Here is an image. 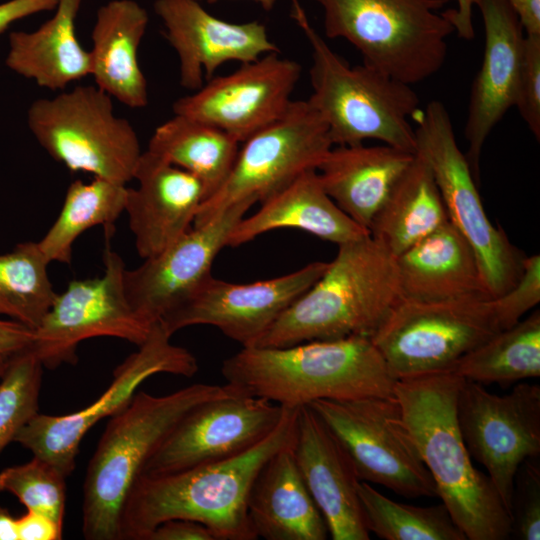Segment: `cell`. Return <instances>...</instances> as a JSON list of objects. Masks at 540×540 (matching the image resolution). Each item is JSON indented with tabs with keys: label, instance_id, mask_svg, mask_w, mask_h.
Instances as JSON below:
<instances>
[{
	"label": "cell",
	"instance_id": "6da1fadb",
	"mask_svg": "<svg viewBox=\"0 0 540 540\" xmlns=\"http://www.w3.org/2000/svg\"><path fill=\"white\" fill-rule=\"evenodd\" d=\"M284 407L274 431L240 455L173 473L142 474L123 508L122 540H147L171 519L199 522L215 540L258 539L248 516V495L266 461L294 442L298 407Z\"/></svg>",
	"mask_w": 540,
	"mask_h": 540
},
{
	"label": "cell",
	"instance_id": "7a4b0ae2",
	"mask_svg": "<svg viewBox=\"0 0 540 540\" xmlns=\"http://www.w3.org/2000/svg\"><path fill=\"white\" fill-rule=\"evenodd\" d=\"M464 378L437 372L399 379L394 397L438 497L469 540H506L512 520L487 474L476 469L462 438L457 400Z\"/></svg>",
	"mask_w": 540,
	"mask_h": 540
},
{
	"label": "cell",
	"instance_id": "3957f363",
	"mask_svg": "<svg viewBox=\"0 0 540 540\" xmlns=\"http://www.w3.org/2000/svg\"><path fill=\"white\" fill-rule=\"evenodd\" d=\"M221 373L238 392L288 407L320 399L393 397L397 381L364 336L242 347L223 361Z\"/></svg>",
	"mask_w": 540,
	"mask_h": 540
},
{
	"label": "cell",
	"instance_id": "277c9868",
	"mask_svg": "<svg viewBox=\"0 0 540 540\" xmlns=\"http://www.w3.org/2000/svg\"><path fill=\"white\" fill-rule=\"evenodd\" d=\"M401 297L396 257L370 234L341 245L323 275L254 346L370 337Z\"/></svg>",
	"mask_w": 540,
	"mask_h": 540
},
{
	"label": "cell",
	"instance_id": "5b68a950",
	"mask_svg": "<svg viewBox=\"0 0 540 540\" xmlns=\"http://www.w3.org/2000/svg\"><path fill=\"white\" fill-rule=\"evenodd\" d=\"M234 391L227 383H195L162 396L140 391L111 416L84 478V538L122 540L124 505L151 455L191 410Z\"/></svg>",
	"mask_w": 540,
	"mask_h": 540
},
{
	"label": "cell",
	"instance_id": "8992f818",
	"mask_svg": "<svg viewBox=\"0 0 540 540\" xmlns=\"http://www.w3.org/2000/svg\"><path fill=\"white\" fill-rule=\"evenodd\" d=\"M292 17L312 51L309 104L328 128L333 146L373 139L415 154L413 116L420 100L411 85L363 63L350 66L326 43L292 0Z\"/></svg>",
	"mask_w": 540,
	"mask_h": 540
},
{
	"label": "cell",
	"instance_id": "52a82bcc",
	"mask_svg": "<svg viewBox=\"0 0 540 540\" xmlns=\"http://www.w3.org/2000/svg\"><path fill=\"white\" fill-rule=\"evenodd\" d=\"M323 9L324 32L342 38L363 63L408 85L435 75L455 32L440 10L449 0H314Z\"/></svg>",
	"mask_w": 540,
	"mask_h": 540
},
{
	"label": "cell",
	"instance_id": "ba28073f",
	"mask_svg": "<svg viewBox=\"0 0 540 540\" xmlns=\"http://www.w3.org/2000/svg\"><path fill=\"white\" fill-rule=\"evenodd\" d=\"M27 126L40 146L71 171L126 185L142 154L131 123L114 113L112 97L96 85H77L34 100Z\"/></svg>",
	"mask_w": 540,
	"mask_h": 540
},
{
	"label": "cell",
	"instance_id": "9c48e42d",
	"mask_svg": "<svg viewBox=\"0 0 540 540\" xmlns=\"http://www.w3.org/2000/svg\"><path fill=\"white\" fill-rule=\"evenodd\" d=\"M415 154L429 165L444 202L449 221L473 248L490 299L519 278L525 256L505 232L488 219L465 154L456 141L445 105L430 101L413 116Z\"/></svg>",
	"mask_w": 540,
	"mask_h": 540
},
{
	"label": "cell",
	"instance_id": "30bf717a",
	"mask_svg": "<svg viewBox=\"0 0 540 540\" xmlns=\"http://www.w3.org/2000/svg\"><path fill=\"white\" fill-rule=\"evenodd\" d=\"M500 330L490 299L400 297L371 340L397 379L450 371Z\"/></svg>",
	"mask_w": 540,
	"mask_h": 540
},
{
	"label": "cell",
	"instance_id": "8fae6325",
	"mask_svg": "<svg viewBox=\"0 0 540 540\" xmlns=\"http://www.w3.org/2000/svg\"><path fill=\"white\" fill-rule=\"evenodd\" d=\"M308 405L346 449L360 481L407 498L438 497L394 396L320 399Z\"/></svg>",
	"mask_w": 540,
	"mask_h": 540
},
{
	"label": "cell",
	"instance_id": "7c38bea8",
	"mask_svg": "<svg viewBox=\"0 0 540 540\" xmlns=\"http://www.w3.org/2000/svg\"><path fill=\"white\" fill-rule=\"evenodd\" d=\"M243 143L224 183L198 208L194 226L237 203H261L316 170L333 147L327 125L307 100H293L280 119Z\"/></svg>",
	"mask_w": 540,
	"mask_h": 540
},
{
	"label": "cell",
	"instance_id": "4fadbf2b",
	"mask_svg": "<svg viewBox=\"0 0 540 540\" xmlns=\"http://www.w3.org/2000/svg\"><path fill=\"white\" fill-rule=\"evenodd\" d=\"M171 337L160 322L152 324L147 338L115 369L110 386L96 401L66 415L38 412L14 441L68 477L75 469L86 433L97 422L126 406L142 382L159 373L192 377L198 371L196 357L172 344Z\"/></svg>",
	"mask_w": 540,
	"mask_h": 540
},
{
	"label": "cell",
	"instance_id": "5bb4252c",
	"mask_svg": "<svg viewBox=\"0 0 540 540\" xmlns=\"http://www.w3.org/2000/svg\"><path fill=\"white\" fill-rule=\"evenodd\" d=\"M103 259V275L71 281L33 330L29 349L43 367L74 364L79 344L89 338L115 337L137 346L147 338L152 325L134 312L124 292V261L109 247Z\"/></svg>",
	"mask_w": 540,
	"mask_h": 540
},
{
	"label": "cell",
	"instance_id": "9a60e30c",
	"mask_svg": "<svg viewBox=\"0 0 540 540\" xmlns=\"http://www.w3.org/2000/svg\"><path fill=\"white\" fill-rule=\"evenodd\" d=\"M457 418L470 456L484 466L511 516L516 473L526 459L540 454V386L519 383L497 395L465 379Z\"/></svg>",
	"mask_w": 540,
	"mask_h": 540
},
{
	"label": "cell",
	"instance_id": "2e32d148",
	"mask_svg": "<svg viewBox=\"0 0 540 540\" xmlns=\"http://www.w3.org/2000/svg\"><path fill=\"white\" fill-rule=\"evenodd\" d=\"M316 261L288 274L252 283H232L210 274L159 322L173 335L210 325L242 347L254 346L280 315L325 272Z\"/></svg>",
	"mask_w": 540,
	"mask_h": 540
},
{
	"label": "cell",
	"instance_id": "e0dca14e",
	"mask_svg": "<svg viewBox=\"0 0 540 540\" xmlns=\"http://www.w3.org/2000/svg\"><path fill=\"white\" fill-rule=\"evenodd\" d=\"M284 409L236 389L203 402L173 428L151 455L142 474L173 473L240 455L274 431Z\"/></svg>",
	"mask_w": 540,
	"mask_h": 540
},
{
	"label": "cell",
	"instance_id": "ac0fdd59",
	"mask_svg": "<svg viewBox=\"0 0 540 540\" xmlns=\"http://www.w3.org/2000/svg\"><path fill=\"white\" fill-rule=\"evenodd\" d=\"M300 74L296 61L279 52L268 53L230 74L212 77L177 99L173 113L215 126L244 142L285 114Z\"/></svg>",
	"mask_w": 540,
	"mask_h": 540
},
{
	"label": "cell",
	"instance_id": "d6986e66",
	"mask_svg": "<svg viewBox=\"0 0 540 540\" xmlns=\"http://www.w3.org/2000/svg\"><path fill=\"white\" fill-rule=\"evenodd\" d=\"M254 203L240 202L193 226L164 250L126 269L123 285L134 312L147 324L159 322L211 273L228 236Z\"/></svg>",
	"mask_w": 540,
	"mask_h": 540
},
{
	"label": "cell",
	"instance_id": "ffe728a7",
	"mask_svg": "<svg viewBox=\"0 0 540 540\" xmlns=\"http://www.w3.org/2000/svg\"><path fill=\"white\" fill-rule=\"evenodd\" d=\"M154 11L179 61L180 85L195 91L227 62L248 63L279 52L266 27L257 22L230 23L208 13L196 0H155Z\"/></svg>",
	"mask_w": 540,
	"mask_h": 540
},
{
	"label": "cell",
	"instance_id": "44dd1931",
	"mask_svg": "<svg viewBox=\"0 0 540 540\" xmlns=\"http://www.w3.org/2000/svg\"><path fill=\"white\" fill-rule=\"evenodd\" d=\"M485 32L484 53L469 97L465 153L479 184L483 145L494 127L515 106L522 62L524 28L507 0H477Z\"/></svg>",
	"mask_w": 540,
	"mask_h": 540
},
{
	"label": "cell",
	"instance_id": "7402d4cb",
	"mask_svg": "<svg viewBox=\"0 0 540 540\" xmlns=\"http://www.w3.org/2000/svg\"><path fill=\"white\" fill-rule=\"evenodd\" d=\"M292 448L329 536L333 540H369L354 464L335 434L309 405L298 407Z\"/></svg>",
	"mask_w": 540,
	"mask_h": 540
},
{
	"label": "cell",
	"instance_id": "603a6c76",
	"mask_svg": "<svg viewBox=\"0 0 540 540\" xmlns=\"http://www.w3.org/2000/svg\"><path fill=\"white\" fill-rule=\"evenodd\" d=\"M128 188L125 211L138 255L155 256L191 228L206 194L201 181L146 150Z\"/></svg>",
	"mask_w": 540,
	"mask_h": 540
},
{
	"label": "cell",
	"instance_id": "cb8c5ba5",
	"mask_svg": "<svg viewBox=\"0 0 540 540\" xmlns=\"http://www.w3.org/2000/svg\"><path fill=\"white\" fill-rule=\"evenodd\" d=\"M396 264L404 298L490 299L473 248L450 221L397 256Z\"/></svg>",
	"mask_w": 540,
	"mask_h": 540
},
{
	"label": "cell",
	"instance_id": "d4e9b609",
	"mask_svg": "<svg viewBox=\"0 0 540 540\" xmlns=\"http://www.w3.org/2000/svg\"><path fill=\"white\" fill-rule=\"evenodd\" d=\"M280 228L299 229L337 245L369 234L326 193L316 170L303 172L262 201L254 214L243 216L231 230L227 246H241Z\"/></svg>",
	"mask_w": 540,
	"mask_h": 540
},
{
	"label": "cell",
	"instance_id": "484cf974",
	"mask_svg": "<svg viewBox=\"0 0 540 540\" xmlns=\"http://www.w3.org/2000/svg\"><path fill=\"white\" fill-rule=\"evenodd\" d=\"M414 155L386 144L333 146L316 171L336 205L369 231L375 215Z\"/></svg>",
	"mask_w": 540,
	"mask_h": 540
},
{
	"label": "cell",
	"instance_id": "4316f807",
	"mask_svg": "<svg viewBox=\"0 0 540 540\" xmlns=\"http://www.w3.org/2000/svg\"><path fill=\"white\" fill-rule=\"evenodd\" d=\"M292 445L270 457L255 477L247 510L257 536L266 540H325L326 522L297 466Z\"/></svg>",
	"mask_w": 540,
	"mask_h": 540
},
{
	"label": "cell",
	"instance_id": "83f0119b",
	"mask_svg": "<svg viewBox=\"0 0 540 540\" xmlns=\"http://www.w3.org/2000/svg\"><path fill=\"white\" fill-rule=\"evenodd\" d=\"M148 23V13L138 2L111 0L97 10L91 32L90 75L95 85L134 109L149 101L137 56Z\"/></svg>",
	"mask_w": 540,
	"mask_h": 540
},
{
	"label": "cell",
	"instance_id": "f1b7e54d",
	"mask_svg": "<svg viewBox=\"0 0 540 540\" xmlns=\"http://www.w3.org/2000/svg\"><path fill=\"white\" fill-rule=\"evenodd\" d=\"M82 2L58 0L53 16L36 30L11 32L5 65L50 90H64L90 75V53L82 47L76 34Z\"/></svg>",
	"mask_w": 540,
	"mask_h": 540
},
{
	"label": "cell",
	"instance_id": "f546056e",
	"mask_svg": "<svg viewBox=\"0 0 540 540\" xmlns=\"http://www.w3.org/2000/svg\"><path fill=\"white\" fill-rule=\"evenodd\" d=\"M447 221L433 173L415 154L375 215L369 234L397 257Z\"/></svg>",
	"mask_w": 540,
	"mask_h": 540
},
{
	"label": "cell",
	"instance_id": "4dcf8cb0",
	"mask_svg": "<svg viewBox=\"0 0 540 540\" xmlns=\"http://www.w3.org/2000/svg\"><path fill=\"white\" fill-rule=\"evenodd\" d=\"M239 143L215 126L174 114L155 129L147 150L197 177L207 199L226 180Z\"/></svg>",
	"mask_w": 540,
	"mask_h": 540
},
{
	"label": "cell",
	"instance_id": "1f68e13d",
	"mask_svg": "<svg viewBox=\"0 0 540 540\" xmlns=\"http://www.w3.org/2000/svg\"><path fill=\"white\" fill-rule=\"evenodd\" d=\"M466 380L509 384L540 376V311L499 330L450 370Z\"/></svg>",
	"mask_w": 540,
	"mask_h": 540
},
{
	"label": "cell",
	"instance_id": "d6a6232c",
	"mask_svg": "<svg viewBox=\"0 0 540 540\" xmlns=\"http://www.w3.org/2000/svg\"><path fill=\"white\" fill-rule=\"evenodd\" d=\"M126 185L96 178L72 182L67 188L61 211L38 245L50 262L69 264L72 247L86 230L110 226L125 211Z\"/></svg>",
	"mask_w": 540,
	"mask_h": 540
},
{
	"label": "cell",
	"instance_id": "836d02e7",
	"mask_svg": "<svg viewBox=\"0 0 540 540\" xmlns=\"http://www.w3.org/2000/svg\"><path fill=\"white\" fill-rule=\"evenodd\" d=\"M48 264L38 242L20 243L0 254V315L33 330L40 324L57 294Z\"/></svg>",
	"mask_w": 540,
	"mask_h": 540
},
{
	"label": "cell",
	"instance_id": "e575fe53",
	"mask_svg": "<svg viewBox=\"0 0 540 540\" xmlns=\"http://www.w3.org/2000/svg\"><path fill=\"white\" fill-rule=\"evenodd\" d=\"M358 495L369 532L384 540H467L441 502L414 506L396 502L360 481Z\"/></svg>",
	"mask_w": 540,
	"mask_h": 540
},
{
	"label": "cell",
	"instance_id": "d590c367",
	"mask_svg": "<svg viewBox=\"0 0 540 540\" xmlns=\"http://www.w3.org/2000/svg\"><path fill=\"white\" fill-rule=\"evenodd\" d=\"M43 368L29 348L9 356L0 378V453L38 413Z\"/></svg>",
	"mask_w": 540,
	"mask_h": 540
},
{
	"label": "cell",
	"instance_id": "8d00e7d4",
	"mask_svg": "<svg viewBox=\"0 0 540 540\" xmlns=\"http://www.w3.org/2000/svg\"><path fill=\"white\" fill-rule=\"evenodd\" d=\"M66 476L47 461L33 456L0 472V492L13 494L27 510L45 514L63 525Z\"/></svg>",
	"mask_w": 540,
	"mask_h": 540
},
{
	"label": "cell",
	"instance_id": "74e56055",
	"mask_svg": "<svg viewBox=\"0 0 540 540\" xmlns=\"http://www.w3.org/2000/svg\"><path fill=\"white\" fill-rule=\"evenodd\" d=\"M536 459H526L514 480L511 537L520 540L540 539V465Z\"/></svg>",
	"mask_w": 540,
	"mask_h": 540
},
{
	"label": "cell",
	"instance_id": "f35d334b",
	"mask_svg": "<svg viewBox=\"0 0 540 540\" xmlns=\"http://www.w3.org/2000/svg\"><path fill=\"white\" fill-rule=\"evenodd\" d=\"M539 302L540 256L538 254L525 256L521 274L515 284L503 294L490 299L500 330L518 323Z\"/></svg>",
	"mask_w": 540,
	"mask_h": 540
},
{
	"label": "cell",
	"instance_id": "ab89813d",
	"mask_svg": "<svg viewBox=\"0 0 540 540\" xmlns=\"http://www.w3.org/2000/svg\"><path fill=\"white\" fill-rule=\"evenodd\" d=\"M536 138L540 139V34H525L515 106Z\"/></svg>",
	"mask_w": 540,
	"mask_h": 540
},
{
	"label": "cell",
	"instance_id": "60d3db41",
	"mask_svg": "<svg viewBox=\"0 0 540 540\" xmlns=\"http://www.w3.org/2000/svg\"><path fill=\"white\" fill-rule=\"evenodd\" d=\"M18 540H60L63 525L51 517L27 510L16 518Z\"/></svg>",
	"mask_w": 540,
	"mask_h": 540
},
{
	"label": "cell",
	"instance_id": "b9f144b4",
	"mask_svg": "<svg viewBox=\"0 0 540 540\" xmlns=\"http://www.w3.org/2000/svg\"><path fill=\"white\" fill-rule=\"evenodd\" d=\"M147 540H215L203 524L187 519H171L159 524Z\"/></svg>",
	"mask_w": 540,
	"mask_h": 540
},
{
	"label": "cell",
	"instance_id": "7bdbcfd3",
	"mask_svg": "<svg viewBox=\"0 0 540 540\" xmlns=\"http://www.w3.org/2000/svg\"><path fill=\"white\" fill-rule=\"evenodd\" d=\"M57 3L58 0H8L0 3V34L25 17L54 10Z\"/></svg>",
	"mask_w": 540,
	"mask_h": 540
},
{
	"label": "cell",
	"instance_id": "ee69618b",
	"mask_svg": "<svg viewBox=\"0 0 540 540\" xmlns=\"http://www.w3.org/2000/svg\"><path fill=\"white\" fill-rule=\"evenodd\" d=\"M33 329L12 319L0 318V355H12L28 349L33 341Z\"/></svg>",
	"mask_w": 540,
	"mask_h": 540
},
{
	"label": "cell",
	"instance_id": "f6af8a7d",
	"mask_svg": "<svg viewBox=\"0 0 540 540\" xmlns=\"http://www.w3.org/2000/svg\"><path fill=\"white\" fill-rule=\"evenodd\" d=\"M456 1V7L443 11V15L452 23L459 37L467 40L472 39L474 37L472 14L477 0Z\"/></svg>",
	"mask_w": 540,
	"mask_h": 540
},
{
	"label": "cell",
	"instance_id": "bcb514c9",
	"mask_svg": "<svg viewBox=\"0 0 540 540\" xmlns=\"http://www.w3.org/2000/svg\"><path fill=\"white\" fill-rule=\"evenodd\" d=\"M526 34H540V0H507Z\"/></svg>",
	"mask_w": 540,
	"mask_h": 540
},
{
	"label": "cell",
	"instance_id": "7dc6e473",
	"mask_svg": "<svg viewBox=\"0 0 540 540\" xmlns=\"http://www.w3.org/2000/svg\"><path fill=\"white\" fill-rule=\"evenodd\" d=\"M0 540H18L16 518L0 506Z\"/></svg>",
	"mask_w": 540,
	"mask_h": 540
},
{
	"label": "cell",
	"instance_id": "c3c4849f",
	"mask_svg": "<svg viewBox=\"0 0 540 540\" xmlns=\"http://www.w3.org/2000/svg\"><path fill=\"white\" fill-rule=\"evenodd\" d=\"M196 1H200V0H196ZM208 1L213 2L216 0H208ZM253 1L258 2L262 6V8L266 11H270L276 2V0H253Z\"/></svg>",
	"mask_w": 540,
	"mask_h": 540
},
{
	"label": "cell",
	"instance_id": "681fc988",
	"mask_svg": "<svg viewBox=\"0 0 540 540\" xmlns=\"http://www.w3.org/2000/svg\"><path fill=\"white\" fill-rule=\"evenodd\" d=\"M9 356L8 355H0V378L2 377L5 368L8 363Z\"/></svg>",
	"mask_w": 540,
	"mask_h": 540
}]
</instances>
